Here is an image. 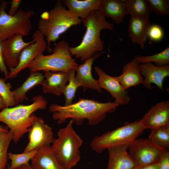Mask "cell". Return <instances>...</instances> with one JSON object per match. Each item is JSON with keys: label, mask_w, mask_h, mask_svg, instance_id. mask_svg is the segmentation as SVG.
<instances>
[{"label": "cell", "mask_w": 169, "mask_h": 169, "mask_svg": "<svg viewBox=\"0 0 169 169\" xmlns=\"http://www.w3.org/2000/svg\"><path fill=\"white\" fill-rule=\"evenodd\" d=\"M22 0H12L10 3V9L8 14L10 16H13L18 11V9L19 7Z\"/></svg>", "instance_id": "obj_35"}, {"label": "cell", "mask_w": 169, "mask_h": 169, "mask_svg": "<svg viewBox=\"0 0 169 169\" xmlns=\"http://www.w3.org/2000/svg\"><path fill=\"white\" fill-rule=\"evenodd\" d=\"M141 167L136 166L134 168L132 169H141Z\"/></svg>", "instance_id": "obj_41"}, {"label": "cell", "mask_w": 169, "mask_h": 169, "mask_svg": "<svg viewBox=\"0 0 169 169\" xmlns=\"http://www.w3.org/2000/svg\"><path fill=\"white\" fill-rule=\"evenodd\" d=\"M6 107L3 98L0 95V111Z\"/></svg>", "instance_id": "obj_38"}, {"label": "cell", "mask_w": 169, "mask_h": 169, "mask_svg": "<svg viewBox=\"0 0 169 169\" xmlns=\"http://www.w3.org/2000/svg\"></svg>", "instance_id": "obj_44"}, {"label": "cell", "mask_w": 169, "mask_h": 169, "mask_svg": "<svg viewBox=\"0 0 169 169\" xmlns=\"http://www.w3.org/2000/svg\"><path fill=\"white\" fill-rule=\"evenodd\" d=\"M30 74L23 83L12 91L15 106L24 100H28L26 93L30 89L38 84L42 85L44 79L42 72L39 71L30 72Z\"/></svg>", "instance_id": "obj_24"}, {"label": "cell", "mask_w": 169, "mask_h": 169, "mask_svg": "<svg viewBox=\"0 0 169 169\" xmlns=\"http://www.w3.org/2000/svg\"><path fill=\"white\" fill-rule=\"evenodd\" d=\"M86 28L81 43L78 46L70 47L71 55L81 61H85L95 54L103 51L104 44L100 38L101 31L108 29L114 32V25L107 21L99 10L92 11L85 18L81 19Z\"/></svg>", "instance_id": "obj_2"}, {"label": "cell", "mask_w": 169, "mask_h": 169, "mask_svg": "<svg viewBox=\"0 0 169 169\" xmlns=\"http://www.w3.org/2000/svg\"><path fill=\"white\" fill-rule=\"evenodd\" d=\"M32 38L33 42L22 50L18 65L10 69L8 78L16 77L21 71L28 68L33 60L47 49L48 44L45 37L38 30L33 34Z\"/></svg>", "instance_id": "obj_10"}, {"label": "cell", "mask_w": 169, "mask_h": 169, "mask_svg": "<svg viewBox=\"0 0 169 169\" xmlns=\"http://www.w3.org/2000/svg\"><path fill=\"white\" fill-rule=\"evenodd\" d=\"M164 32L162 28L156 24L151 25L148 33V37L152 41H159L163 38Z\"/></svg>", "instance_id": "obj_33"}, {"label": "cell", "mask_w": 169, "mask_h": 169, "mask_svg": "<svg viewBox=\"0 0 169 169\" xmlns=\"http://www.w3.org/2000/svg\"><path fill=\"white\" fill-rule=\"evenodd\" d=\"M44 79L42 84L43 91L58 96L63 94L69 72L60 71H44Z\"/></svg>", "instance_id": "obj_19"}, {"label": "cell", "mask_w": 169, "mask_h": 169, "mask_svg": "<svg viewBox=\"0 0 169 169\" xmlns=\"http://www.w3.org/2000/svg\"><path fill=\"white\" fill-rule=\"evenodd\" d=\"M152 11L159 15H166L169 14V0H147Z\"/></svg>", "instance_id": "obj_32"}, {"label": "cell", "mask_w": 169, "mask_h": 169, "mask_svg": "<svg viewBox=\"0 0 169 169\" xmlns=\"http://www.w3.org/2000/svg\"><path fill=\"white\" fill-rule=\"evenodd\" d=\"M105 53L104 51L100 52L84 61L82 64L78 65L76 72L75 78L80 87L84 92L87 89L96 90L99 93L102 91L98 80L93 77L92 74V65L94 60Z\"/></svg>", "instance_id": "obj_16"}, {"label": "cell", "mask_w": 169, "mask_h": 169, "mask_svg": "<svg viewBox=\"0 0 169 169\" xmlns=\"http://www.w3.org/2000/svg\"><path fill=\"white\" fill-rule=\"evenodd\" d=\"M139 68L144 77L142 84L146 88L151 90V84H154L163 91L164 80L169 76V65L158 66L152 63H143L139 64Z\"/></svg>", "instance_id": "obj_14"}, {"label": "cell", "mask_w": 169, "mask_h": 169, "mask_svg": "<svg viewBox=\"0 0 169 169\" xmlns=\"http://www.w3.org/2000/svg\"><path fill=\"white\" fill-rule=\"evenodd\" d=\"M6 169H10L9 168V166H8L6 168Z\"/></svg>", "instance_id": "obj_42"}, {"label": "cell", "mask_w": 169, "mask_h": 169, "mask_svg": "<svg viewBox=\"0 0 169 169\" xmlns=\"http://www.w3.org/2000/svg\"><path fill=\"white\" fill-rule=\"evenodd\" d=\"M144 130L139 120L126 122L122 126L95 137L90 146L93 151L100 153L112 147L129 145L142 134Z\"/></svg>", "instance_id": "obj_7"}, {"label": "cell", "mask_w": 169, "mask_h": 169, "mask_svg": "<svg viewBox=\"0 0 169 169\" xmlns=\"http://www.w3.org/2000/svg\"></svg>", "instance_id": "obj_43"}, {"label": "cell", "mask_w": 169, "mask_h": 169, "mask_svg": "<svg viewBox=\"0 0 169 169\" xmlns=\"http://www.w3.org/2000/svg\"><path fill=\"white\" fill-rule=\"evenodd\" d=\"M68 42L62 40L57 43L48 55L41 54L28 64L30 72L40 71L69 72L76 69L78 64L72 58Z\"/></svg>", "instance_id": "obj_6"}, {"label": "cell", "mask_w": 169, "mask_h": 169, "mask_svg": "<svg viewBox=\"0 0 169 169\" xmlns=\"http://www.w3.org/2000/svg\"><path fill=\"white\" fill-rule=\"evenodd\" d=\"M6 79L0 78V95L3 98L6 107H11L15 106V102L11 84L9 82L6 83Z\"/></svg>", "instance_id": "obj_31"}, {"label": "cell", "mask_w": 169, "mask_h": 169, "mask_svg": "<svg viewBox=\"0 0 169 169\" xmlns=\"http://www.w3.org/2000/svg\"><path fill=\"white\" fill-rule=\"evenodd\" d=\"M18 169H32L31 167L30 164L28 163L26 164H24L22 165L19 167Z\"/></svg>", "instance_id": "obj_39"}, {"label": "cell", "mask_w": 169, "mask_h": 169, "mask_svg": "<svg viewBox=\"0 0 169 169\" xmlns=\"http://www.w3.org/2000/svg\"><path fill=\"white\" fill-rule=\"evenodd\" d=\"M150 130L148 138L159 147L167 149L169 147V124Z\"/></svg>", "instance_id": "obj_26"}, {"label": "cell", "mask_w": 169, "mask_h": 169, "mask_svg": "<svg viewBox=\"0 0 169 169\" xmlns=\"http://www.w3.org/2000/svg\"><path fill=\"white\" fill-rule=\"evenodd\" d=\"M13 134L8 132L0 131V169H6L8 158V150L13 139Z\"/></svg>", "instance_id": "obj_28"}, {"label": "cell", "mask_w": 169, "mask_h": 169, "mask_svg": "<svg viewBox=\"0 0 169 169\" xmlns=\"http://www.w3.org/2000/svg\"><path fill=\"white\" fill-rule=\"evenodd\" d=\"M127 14L131 16L149 18L152 12L147 0H125Z\"/></svg>", "instance_id": "obj_25"}, {"label": "cell", "mask_w": 169, "mask_h": 169, "mask_svg": "<svg viewBox=\"0 0 169 169\" xmlns=\"http://www.w3.org/2000/svg\"><path fill=\"white\" fill-rule=\"evenodd\" d=\"M144 129L169 124V102L164 101L152 106L139 120Z\"/></svg>", "instance_id": "obj_15"}, {"label": "cell", "mask_w": 169, "mask_h": 169, "mask_svg": "<svg viewBox=\"0 0 169 169\" xmlns=\"http://www.w3.org/2000/svg\"><path fill=\"white\" fill-rule=\"evenodd\" d=\"M70 120L66 125L59 129L57 137L51 146L60 164L65 169H72L80 161L79 148L83 141L73 127Z\"/></svg>", "instance_id": "obj_5"}, {"label": "cell", "mask_w": 169, "mask_h": 169, "mask_svg": "<svg viewBox=\"0 0 169 169\" xmlns=\"http://www.w3.org/2000/svg\"><path fill=\"white\" fill-rule=\"evenodd\" d=\"M38 29L45 37L48 44L47 50L51 52V42H54L60 35L73 26L81 23V20L67 9L62 1L58 0L54 7L40 16Z\"/></svg>", "instance_id": "obj_4"}, {"label": "cell", "mask_w": 169, "mask_h": 169, "mask_svg": "<svg viewBox=\"0 0 169 169\" xmlns=\"http://www.w3.org/2000/svg\"><path fill=\"white\" fill-rule=\"evenodd\" d=\"M139 64L133 59L123 66L121 74L115 76L125 90L142 84L143 79L140 73Z\"/></svg>", "instance_id": "obj_22"}, {"label": "cell", "mask_w": 169, "mask_h": 169, "mask_svg": "<svg viewBox=\"0 0 169 169\" xmlns=\"http://www.w3.org/2000/svg\"><path fill=\"white\" fill-rule=\"evenodd\" d=\"M134 59L139 64L154 62L158 66L168 65L169 48L167 47L161 52L155 54L147 56L137 55Z\"/></svg>", "instance_id": "obj_27"}, {"label": "cell", "mask_w": 169, "mask_h": 169, "mask_svg": "<svg viewBox=\"0 0 169 169\" xmlns=\"http://www.w3.org/2000/svg\"><path fill=\"white\" fill-rule=\"evenodd\" d=\"M164 150L157 146L149 138H136L129 145L128 148V153L136 166L140 167L159 161Z\"/></svg>", "instance_id": "obj_9"}, {"label": "cell", "mask_w": 169, "mask_h": 169, "mask_svg": "<svg viewBox=\"0 0 169 169\" xmlns=\"http://www.w3.org/2000/svg\"><path fill=\"white\" fill-rule=\"evenodd\" d=\"M151 25L149 18L131 16L129 20L128 36L131 42L138 44L142 49L148 38V33Z\"/></svg>", "instance_id": "obj_18"}, {"label": "cell", "mask_w": 169, "mask_h": 169, "mask_svg": "<svg viewBox=\"0 0 169 169\" xmlns=\"http://www.w3.org/2000/svg\"><path fill=\"white\" fill-rule=\"evenodd\" d=\"M31 161L32 169H65L58 161L51 145L37 149V153Z\"/></svg>", "instance_id": "obj_20"}, {"label": "cell", "mask_w": 169, "mask_h": 169, "mask_svg": "<svg viewBox=\"0 0 169 169\" xmlns=\"http://www.w3.org/2000/svg\"><path fill=\"white\" fill-rule=\"evenodd\" d=\"M118 105L115 101L103 103L79 98L76 102L69 105L52 104L49 110L52 113L53 119L59 124L70 119L77 125H81L84 120H87L90 125L95 126L105 119L108 113L115 112Z\"/></svg>", "instance_id": "obj_1"}, {"label": "cell", "mask_w": 169, "mask_h": 169, "mask_svg": "<svg viewBox=\"0 0 169 169\" xmlns=\"http://www.w3.org/2000/svg\"><path fill=\"white\" fill-rule=\"evenodd\" d=\"M94 70L99 76L98 81L100 88L109 92L115 103L119 105L129 103L130 97L115 77L109 75L97 66L94 67Z\"/></svg>", "instance_id": "obj_13"}, {"label": "cell", "mask_w": 169, "mask_h": 169, "mask_svg": "<svg viewBox=\"0 0 169 169\" xmlns=\"http://www.w3.org/2000/svg\"><path fill=\"white\" fill-rule=\"evenodd\" d=\"M32 100L29 105L6 107L0 111V122L6 124L9 129L13 134L12 140L15 143L29 132L36 117L33 112L44 110L47 106V101L42 95L33 97Z\"/></svg>", "instance_id": "obj_3"}, {"label": "cell", "mask_w": 169, "mask_h": 169, "mask_svg": "<svg viewBox=\"0 0 169 169\" xmlns=\"http://www.w3.org/2000/svg\"><path fill=\"white\" fill-rule=\"evenodd\" d=\"M8 4L6 1L0 4V43L17 34L27 36L32 28L30 18L33 11L19 9L14 15L10 16L5 11Z\"/></svg>", "instance_id": "obj_8"}, {"label": "cell", "mask_w": 169, "mask_h": 169, "mask_svg": "<svg viewBox=\"0 0 169 169\" xmlns=\"http://www.w3.org/2000/svg\"><path fill=\"white\" fill-rule=\"evenodd\" d=\"M76 69L71 70L69 73L68 81L69 83L66 85L64 89L63 94L65 97V105L71 104L75 97V93L78 88L80 87L75 78Z\"/></svg>", "instance_id": "obj_30"}, {"label": "cell", "mask_w": 169, "mask_h": 169, "mask_svg": "<svg viewBox=\"0 0 169 169\" xmlns=\"http://www.w3.org/2000/svg\"><path fill=\"white\" fill-rule=\"evenodd\" d=\"M37 152L36 149L20 154L8 153V158L11 161L9 168L16 169L22 165L28 163L29 161L33 158Z\"/></svg>", "instance_id": "obj_29"}, {"label": "cell", "mask_w": 169, "mask_h": 169, "mask_svg": "<svg viewBox=\"0 0 169 169\" xmlns=\"http://www.w3.org/2000/svg\"><path fill=\"white\" fill-rule=\"evenodd\" d=\"M141 169H161V166L159 161L141 167Z\"/></svg>", "instance_id": "obj_37"}, {"label": "cell", "mask_w": 169, "mask_h": 169, "mask_svg": "<svg viewBox=\"0 0 169 169\" xmlns=\"http://www.w3.org/2000/svg\"><path fill=\"white\" fill-rule=\"evenodd\" d=\"M102 0H63L64 5L76 17L86 18L92 11L99 9Z\"/></svg>", "instance_id": "obj_23"}, {"label": "cell", "mask_w": 169, "mask_h": 169, "mask_svg": "<svg viewBox=\"0 0 169 169\" xmlns=\"http://www.w3.org/2000/svg\"><path fill=\"white\" fill-rule=\"evenodd\" d=\"M8 131L6 129L0 125V131L8 132Z\"/></svg>", "instance_id": "obj_40"}, {"label": "cell", "mask_w": 169, "mask_h": 169, "mask_svg": "<svg viewBox=\"0 0 169 169\" xmlns=\"http://www.w3.org/2000/svg\"><path fill=\"white\" fill-rule=\"evenodd\" d=\"M0 71L1 73L4 74L5 79H8V73L6 66L5 65L3 56L2 51L0 43Z\"/></svg>", "instance_id": "obj_36"}, {"label": "cell", "mask_w": 169, "mask_h": 169, "mask_svg": "<svg viewBox=\"0 0 169 169\" xmlns=\"http://www.w3.org/2000/svg\"><path fill=\"white\" fill-rule=\"evenodd\" d=\"M28 132L29 142L23 152L51 145L55 139L52 128L39 117L36 116Z\"/></svg>", "instance_id": "obj_11"}, {"label": "cell", "mask_w": 169, "mask_h": 169, "mask_svg": "<svg viewBox=\"0 0 169 169\" xmlns=\"http://www.w3.org/2000/svg\"><path fill=\"white\" fill-rule=\"evenodd\" d=\"M23 37L22 34H17L0 43L4 64L10 69L15 68L18 65L23 49L33 42V40L24 42Z\"/></svg>", "instance_id": "obj_12"}, {"label": "cell", "mask_w": 169, "mask_h": 169, "mask_svg": "<svg viewBox=\"0 0 169 169\" xmlns=\"http://www.w3.org/2000/svg\"><path fill=\"white\" fill-rule=\"evenodd\" d=\"M99 10L104 17L117 24L122 22L127 14L125 0H102Z\"/></svg>", "instance_id": "obj_21"}, {"label": "cell", "mask_w": 169, "mask_h": 169, "mask_svg": "<svg viewBox=\"0 0 169 169\" xmlns=\"http://www.w3.org/2000/svg\"><path fill=\"white\" fill-rule=\"evenodd\" d=\"M161 169H169V151L165 149L161 154L159 160Z\"/></svg>", "instance_id": "obj_34"}, {"label": "cell", "mask_w": 169, "mask_h": 169, "mask_svg": "<svg viewBox=\"0 0 169 169\" xmlns=\"http://www.w3.org/2000/svg\"><path fill=\"white\" fill-rule=\"evenodd\" d=\"M129 145L117 146L108 148L109 158L106 169H132L136 163L127 151Z\"/></svg>", "instance_id": "obj_17"}]
</instances>
